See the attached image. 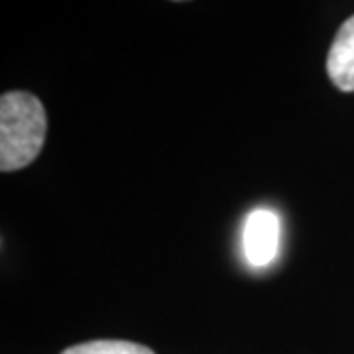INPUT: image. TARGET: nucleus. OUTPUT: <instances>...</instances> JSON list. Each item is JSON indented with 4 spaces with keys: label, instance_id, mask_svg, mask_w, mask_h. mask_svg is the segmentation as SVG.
I'll return each mask as SVG.
<instances>
[{
    "label": "nucleus",
    "instance_id": "2",
    "mask_svg": "<svg viewBox=\"0 0 354 354\" xmlns=\"http://www.w3.org/2000/svg\"><path fill=\"white\" fill-rule=\"evenodd\" d=\"M279 232V216L270 209H256L246 216L242 230V250L248 264L264 268L278 256Z\"/></svg>",
    "mask_w": 354,
    "mask_h": 354
},
{
    "label": "nucleus",
    "instance_id": "4",
    "mask_svg": "<svg viewBox=\"0 0 354 354\" xmlns=\"http://www.w3.org/2000/svg\"><path fill=\"white\" fill-rule=\"evenodd\" d=\"M62 354H153V351L128 341H91L71 346Z\"/></svg>",
    "mask_w": 354,
    "mask_h": 354
},
{
    "label": "nucleus",
    "instance_id": "3",
    "mask_svg": "<svg viewBox=\"0 0 354 354\" xmlns=\"http://www.w3.org/2000/svg\"><path fill=\"white\" fill-rule=\"evenodd\" d=\"M327 73L335 87L344 93L354 91V16L339 28L327 55Z\"/></svg>",
    "mask_w": 354,
    "mask_h": 354
},
{
    "label": "nucleus",
    "instance_id": "1",
    "mask_svg": "<svg viewBox=\"0 0 354 354\" xmlns=\"http://www.w3.org/2000/svg\"><path fill=\"white\" fill-rule=\"evenodd\" d=\"M48 130L44 104L24 91L4 93L0 99V169L16 171L41 152Z\"/></svg>",
    "mask_w": 354,
    "mask_h": 354
}]
</instances>
